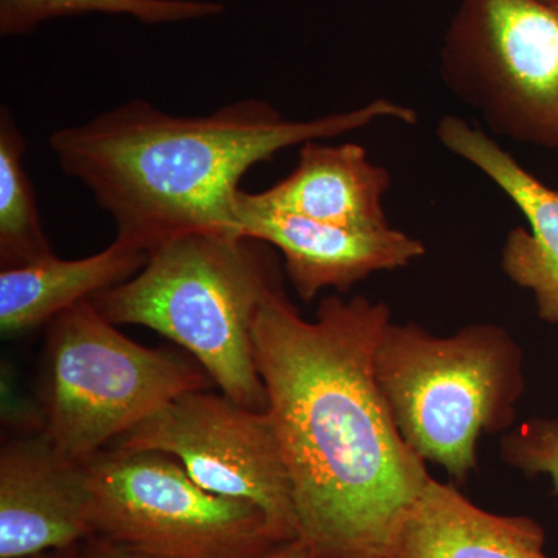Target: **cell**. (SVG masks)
<instances>
[{
  "label": "cell",
  "instance_id": "obj_7",
  "mask_svg": "<svg viewBox=\"0 0 558 558\" xmlns=\"http://www.w3.org/2000/svg\"><path fill=\"white\" fill-rule=\"evenodd\" d=\"M439 73L495 135L558 150V0H461Z\"/></svg>",
  "mask_w": 558,
  "mask_h": 558
},
{
  "label": "cell",
  "instance_id": "obj_14",
  "mask_svg": "<svg viewBox=\"0 0 558 558\" xmlns=\"http://www.w3.org/2000/svg\"><path fill=\"white\" fill-rule=\"evenodd\" d=\"M149 253L116 236L95 255L61 259L57 255L0 271V329L16 336L57 318L69 307L119 286L145 266Z\"/></svg>",
  "mask_w": 558,
  "mask_h": 558
},
{
  "label": "cell",
  "instance_id": "obj_16",
  "mask_svg": "<svg viewBox=\"0 0 558 558\" xmlns=\"http://www.w3.org/2000/svg\"><path fill=\"white\" fill-rule=\"evenodd\" d=\"M223 5L209 0H0V35H31L60 17L100 13L134 17L143 24H175L216 16Z\"/></svg>",
  "mask_w": 558,
  "mask_h": 558
},
{
  "label": "cell",
  "instance_id": "obj_17",
  "mask_svg": "<svg viewBox=\"0 0 558 558\" xmlns=\"http://www.w3.org/2000/svg\"><path fill=\"white\" fill-rule=\"evenodd\" d=\"M502 458L512 468L545 473L558 492V421L532 418L502 439Z\"/></svg>",
  "mask_w": 558,
  "mask_h": 558
},
{
  "label": "cell",
  "instance_id": "obj_1",
  "mask_svg": "<svg viewBox=\"0 0 558 558\" xmlns=\"http://www.w3.org/2000/svg\"><path fill=\"white\" fill-rule=\"evenodd\" d=\"M391 311L329 296L307 322L271 290L253 322V354L288 468L299 538L311 558H396L428 483L381 396L376 354Z\"/></svg>",
  "mask_w": 558,
  "mask_h": 558
},
{
  "label": "cell",
  "instance_id": "obj_15",
  "mask_svg": "<svg viewBox=\"0 0 558 558\" xmlns=\"http://www.w3.org/2000/svg\"><path fill=\"white\" fill-rule=\"evenodd\" d=\"M25 138L7 108L0 112V260L3 269L54 255L24 168Z\"/></svg>",
  "mask_w": 558,
  "mask_h": 558
},
{
  "label": "cell",
  "instance_id": "obj_13",
  "mask_svg": "<svg viewBox=\"0 0 558 558\" xmlns=\"http://www.w3.org/2000/svg\"><path fill=\"white\" fill-rule=\"evenodd\" d=\"M545 542L537 521L487 512L429 476L400 531L396 558H550Z\"/></svg>",
  "mask_w": 558,
  "mask_h": 558
},
{
  "label": "cell",
  "instance_id": "obj_19",
  "mask_svg": "<svg viewBox=\"0 0 558 558\" xmlns=\"http://www.w3.org/2000/svg\"><path fill=\"white\" fill-rule=\"evenodd\" d=\"M264 558H311L310 549L300 538L282 543Z\"/></svg>",
  "mask_w": 558,
  "mask_h": 558
},
{
  "label": "cell",
  "instance_id": "obj_6",
  "mask_svg": "<svg viewBox=\"0 0 558 558\" xmlns=\"http://www.w3.org/2000/svg\"><path fill=\"white\" fill-rule=\"evenodd\" d=\"M86 465L92 537L156 558H264L292 542L263 510L197 486L168 454L110 447Z\"/></svg>",
  "mask_w": 558,
  "mask_h": 558
},
{
  "label": "cell",
  "instance_id": "obj_11",
  "mask_svg": "<svg viewBox=\"0 0 558 558\" xmlns=\"http://www.w3.org/2000/svg\"><path fill=\"white\" fill-rule=\"evenodd\" d=\"M436 135L440 145L487 175L526 218L501 250L502 271L510 281L534 293L539 317L558 325V190L535 178L508 150L468 120L447 116Z\"/></svg>",
  "mask_w": 558,
  "mask_h": 558
},
{
  "label": "cell",
  "instance_id": "obj_4",
  "mask_svg": "<svg viewBox=\"0 0 558 558\" xmlns=\"http://www.w3.org/2000/svg\"><path fill=\"white\" fill-rule=\"evenodd\" d=\"M520 348L505 329L472 325L436 337L388 323L376 354L381 396L411 449L468 480L484 433L509 428L523 392Z\"/></svg>",
  "mask_w": 558,
  "mask_h": 558
},
{
  "label": "cell",
  "instance_id": "obj_18",
  "mask_svg": "<svg viewBox=\"0 0 558 558\" xmlns=\"http://www.w3.org/2000/svg\"><path fill=\"white\" fill-rule=\"evenodd\" d=\"M94 542L89 545L86 558H156L146 556V554L138 553L123 548V546L113 545V543L106 542V539L92 537Z\"/></svg>",
  "mask_w": 558,
  "mask_h": 558
},
{
  "label": "cell",
  "instance_id": "obj_9",
  "mask_svg": "<svg viewBox=\"0 0 558 558\" xmlns=\"http://www.w3.org/2000/svg\"><path fill=\"white\" fill-rule=\"evenodd\" d=\"M86 462L62 453L44 432L0 451V558L44 556L92 537Z\"/></svg>",
  "mask_w": 558,
  "mask_h": 558
},
{
  "label": "cell",
  "instance_id": "obj_10",
  "mask_svg": "<svg viewBox=\"0 0 558 558\" xmlns=\"http://www.w3.org/2000/svg\"><path fill=\"white\" fill-rule=\"evenodd\" d=\"M241 238L277 247L300 299L314 300L325 289L348 292L376 271L409 266L425 245L398 229L365 231L330 226L252 204L241 190L236 202Z\"/></svg>",
  "mask_w": 558,
  "mask_h": 558
},
{
  "label": "cell",
  "instance_id": "obj_20",
  "mask_svg": "<svg viewBox=\"0 0 558 558\" xmlns=\"http://www.w3.org/2000/svg\"><path fill=\"white\" fill-rule=\"evenodd\" d=\"M49 558H73V548L57 550V554Z\"/></svg>",
  "mask_w": 558,
  "mask_h": 558
},
{
  "label": "cell",
  "instance_id": "obj_12",
  "mask_svg": "<svg viewBox=\"0 0 558 558\" xmlns=\"http://www.w3.org/2000/svg\"><path fill=\"white\" fill-rule=\"evenodd\" d=\"M391 175L371 161L359 143L326 145L322 140L300 146L299 163L289 175L245 197L258 207L351 230L389 229L385 196Z\"/></svg>",
  "mask_w": 558,
  "mask_h": 558
},
{
  "label": "cell",
  "instance_id": "obj_21",
  "mask_svg": "<svg viewBox=\"0 0 558 558\" xmlns=\"http://www.w3.org/2000/svg\"><path fill=\"white\" fill-rule=\"evenodd\" d=\"M22 558H47L46 554L44 556H32V557H22Z\"/></svg>",
  "mask_w": 558,
  "mask_h": 558
},
{
  "label": "cell",
  "instance_id": "obj_5",
  "mask_svg": "<svg viewBox=\"0 0 558 558\" xmlns=\"http://www.w3.org/2000/svg\"><path fill=\"white\" fill-rule=\"evenodd\" d=\"M46 347L44 433L83 462L172 399L208 384L201 366L124 337L90 300L51 319Z\"/></svg>",
  "mask_w": 558,
  "mask_h": 558
},
{
  "label": "cell",
  "instance_id": "obj_8",
  "mask_svg": "<svg viewBox=\"0 0 558 558\" xmlns=\"http://www.w3.org/2000/svg\"><path fill=\"white\" fill-rule=\"evenodd\" d=\"M109 447L168 454L197 486L255 506L286 538H299L288 468L267 410L205 389L183 392Z\"/></svg>",
  "mask_w": 558,
  "mask_h": 558
},
{
  "label": "cell",
  "instance_id": "obj_3",
  "mask_svg": "<svg viewBox=\"0 0 558 558\" xmlns=\"http://www.w3.org/2000/svg\"><path fill=\"white\" fill-rule=\"evenodd\" d=\"M260 244L220 231L179 234L150 250L134 277L92 296V304L116 326H145L174 341L227 398L266 411L253 322L281 286Z\"/></svg>",
  "mask_w": 558,
  "mask_h": 558
},
{
  "label": "cell",
  "instance_id": "obj_2",
  "mask_svg": "<svg viewBox=\"0 0 558 558\" xmlns=\"http://www.w3.org/2000/svg\"><path fill=\"white\" fill-rule=\"evenodd\" d=\"M414 124L417 112L387 98L312 120H288L245 98L205 117H175L131 100L50 135L51 153L112 216L117 236L150 252L191 231L238 234L241 180L281 150L371 126ZM241 238V236H240Z\"/></svg>",
  "mask_w": 558,
  "mask_h": 558
}]
</instances>
